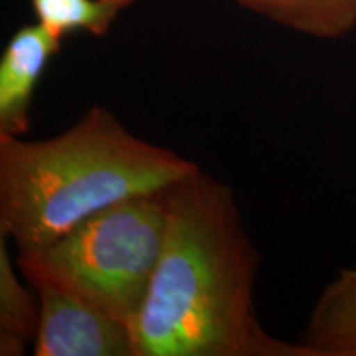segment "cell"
<instances>
[{
    "mask_svg": "<svg viewBox=\"0 0 356 356\" xmlns=\"http://www.w3.org/2000/svg\"><path fill=\"white\" fill-rule=\"evenodd\" d=\"M167 188L122 200L42 251L19 256L20 274L78 293L134 332L165 239Z\"/></svg>",
    "mask_w": 356,
    "mask_h": 356,
    "instance_id": "obj_3",
    "label": "cell"
},
{
    "mask_svg": "<svg viewBox=\"0 0 356 356\" xmlns=\"http://www.w3.org/2000/svg\"><path fill=\"white\" fill-rule=\"evenodd\" d=\"M7 241L0 236V355L22 356L33 345L40 307L33 287L20 280Z\"/></svg>",
    "mask_w": 356,
    "mask_h": 356,
    "instance_id": "obj_8",
    "label": "cell"
},
{
    "mask_svg": "<svg viewBox=\"0 0 356 356\" xmlns=\"http://www.w3.org/2000/svg\"><path fill=\"white\" fill-rule=\"evenodd\" d=\"M299 343L309 356H356V266L323 289Z\"/></svg>",
    "mask_w": 356,
    "mask_h": 356,
    "instance_id": "obj_6",
    "label": "cell"
},
{
    "mask_svg": "<svg viewBox=\"0 0 356 356\" xmlns=\"http://www.w3.org/2000/svg\"><path fill=\"white\" fill-rule=\"evenodd\" d=\"M307 37L337 40L356 29V0H234Z\"/></svg>",
    "mask_w": 356,
    "mask_h": 356,
    "instance_id": "obj_7",
    "label": "cell"
},
{
    "mask_svg": "<svg viewBox=\"0 0 356 356\" xmlns=\"http://www.w3.org/2000/svg\"><path fill=\"white\" fill-rule=\"evenodd\" d=\"M159 264L134 323L137 356H309L254 305L259 254L234 191L202 168L167 188Z\"/></svg>",
    "mask_w": 356,
    "mask_h": 356,
    "instance_id": "obj_1",
    "label": "cell"
},
{
    "mask_svg": "<svg viewBox=\"0 0 356 356\" xmlns=\"http://www.w3.org/2000/svg\"><path fill=\"white\" fill-rule=\"evenodd\" d=\"M134 2L137 0H30L38 24L61 40L76 32L104 37Z\"/></svg>",
    "mask_w": 356,
    "mask_h": 356,
    "instance_id": "obj_9",
    "label": "cell"
},
{
    "mask_svg": "<svg viewBox=\"0 0 356 356\" xmlns=\"http://www.w3.org/2000/svg\"><path fill=\"white\" fill-rule=\"evenodd\" d=\"M63 40L38 22L20 26L0 56V136L25 137L40 79Z\"/></svg>",
    "mask_w": 356,
    "mask_h": 356,
    "instance_id": "obj_5",
    "label": "cell"
},
{
    "mask_svg": "<svg viewBox=\"0 0 356 356\" xmlns=\"http://www.w3.org/2000/svg\"><path fill=\"white\" fill-rule=\"evenodd\" d=\"M198 168L137 137L102 106L48 139L0 136V236L19 256L35 254L96 213Z\"/></svg>",
    "mask_w": 356,
    "mask_h": 356,
    "instance_id": "obj_2",
    "label": "cell"
},
{
    "mask_svg": "<svg viewBox=\"0 0 356 356\" xmlns=\"http://www.w3.org/2000/svg\"><path fill=\"white\" fill-rule=\"evenodd\" d=\"M38 297L35 356H137L122 320L42 277H25Z\"/></svg>",
    "mask_w": 356,
    "mask_h": 356,
    "instance_id": "obj_4",
    "label": "cell"
}]
</instances>
